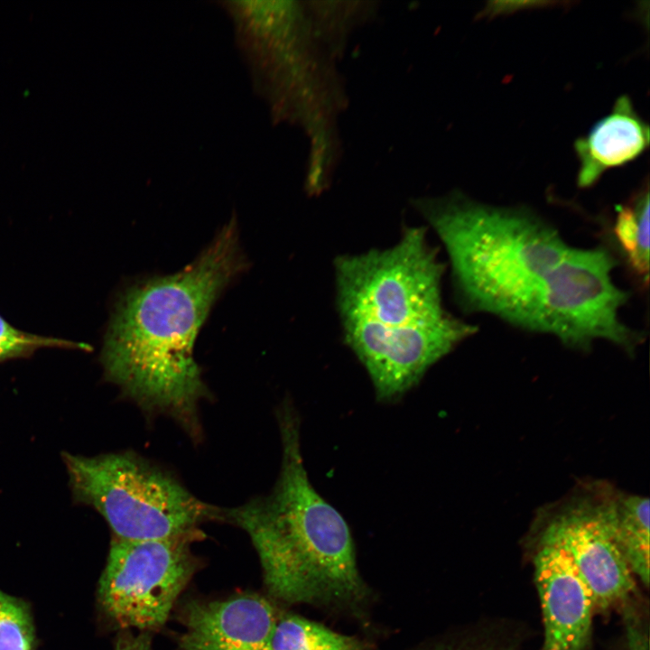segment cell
<instances>
[{
    "label": "cell",
    "instance_id": "7a4b0ae2",
    "mask_svg": "<svg viewBox=\"0 0 650 650\" xmlns=\"http://www.w3.org/2000/svg\"><path fill=\"white\" fill-rule=\"evenodd\" d=\"M237 225H226L182 271L129 288L106 338L107 379L150 415L173 419L195 441L202 435L199 405L209 397L193 344L212 303L241 271Z\"/></svg>",
    "mask_w": 650,
    "mask_h": 650
},
{
    "label": "cell",
    "instance_id": "3957f363",
    "mask_svg": "<svg viewBox=\"0 0 650 650\" xmlns=\"http://www.w3.org/2000/svg\"><path fill=\"white\" fill-rule=\"evenodd\" d=\"M335 270L345 340L381 401L402 396L476 331L444 309L443 266L422 228L388 249L340 256Z\"/></svg>",
    "mask_w": 650,
    "mask_h": 650
},
{
    "label": "cell",
    "instance_id": "5b68a950",
    "mask_svg": "<svg viewBox=\"0 0 650 650\" xmlns=\"http://www.w3.org/2000/svg\"><path fill=\"white\" fill-rule=\"evenodd\" d=\"M74 497L92 506L127 541L201 538L222 508L193 495L171 471L133 451L64 455Z\"/></svg>",
    "mask_w": 650,
    "mask_h": 650
},
{
    "label": "cell",
    "instance_id": "9a60e30c",
    "mask_svg": "<svg viewBox=\"0 0 650 650\" xmlns=\"http://www.w3.org/2000/svg\"><path fill=\"white\" fill-rule=\"evenodd\" d=\"M88 348L86 345L19 330L0 316V361L27 355L41 348Z\"/></svg>",
    "mask_w": 650,
    "mask_h": 650
},
{
    "label": "cell",
    "instance_id": "277c9868",
    "mask_svg": "<svg viewBox=\"0 0 650 650\" xmlns=\"http://www.w3.org/2000/svg\"><path fill=\"white\" fill-rule=\"evenodd\" d=\"M277 420L282 464L273 490L222 508V520L248 534L274 597L287 603L355 608L368 590L357 567L349 528L308 478L296 413L282 408Z\"/></svg>",
    "mask_w": 650,
    "mask_h": 650
},
{
    "label": "cell",
    "instance_id": "8992f818",
    "mask_svg": "<svg viewBox=\"0 0 650 650\" xmlns=\"http://www.w3.org/2000/svg\"><path fill=\"white\" fill-rule=\"evenodd\" d=\"M618 493L605 481L580 482L564 497L542 506L532 528L567 555L601 610L623 603L635 589L618 541Z\"/></svg>",
    "mask_w": 650,
    "mask_h": 650
},
{
    "label": "cell",
    "instance_id": "e0dca14e",
    "mask_svg": "<svg viewBox=\"0 0 650 650\" xmlns=\"http://www.w3.org/2000/svg\"><path fill=\"white\" fill-rule=\"evenodd\" d=\"M440 650H462V649H455V648H453V649H448V648H447V649H440Z\"/></svg>",
    "mask_w": 650,
    "mask_h": 650
},
{
    "label": "cell",
    "instance_id": "6da1fadb",
    "mask_svg": "<svg viewBox=\"0 0 650 650\" xmlns=\"http://www.w3.org/2000/svg\"><path fill=\"white\" fill-rule=\"evenodd\" d=\"M417 204L444 244L455 288L470 311L552 335L578 350L604 339L633 354L641 342L621 320L628 294L614 283L616 262L604 248L568 245L526 209L459 193Z\"/></svg>",
    "mask_w": 650,
    "mask_h": 650
},
{
    "label": "cell",
    "instance_id": "5bb4252c",
    "mask_svg": "<svg viewBox=\"0 0 650 650\" xmlns=\"http://www.w3.org/2000/svg\"><path fill=\"white\" fill-rule=\"evenodd\" d=\"M34 645L29 608L0 590V650H34Z\"/></svg>",
    "mask_w": 650,
    "mask_h": 650
},
{
    "label": "cell",
    "instance_id": "7c38bea8",
    "mask_svg": "<svg viewBox=\"0 0 650 650\" xmlns=\"http://www.w3.org/2000/svg\"><path fill=\"white\" fill-rule=\"evenodd\" d=\"M614 235L629 267L647 282L649 273V191L642 189L617 216Z\"/></svg>",
    "mask_w": 650,
    "mask_h": 650
},
{
    "label": "cell",
    "instance_id": "52a82bcc",
    "mask_svg": "<svg viewBox=\"0 0 650 650\" xmlns=\"http://www.w3.org/2000/svg\"><path fill=\"white\" fill-rule=\"evenodd\" d=\"M194 537L127 541L113 537L98 583L105 614L121 628L162 627L197 568Z\"/></svg>",
    "mask_w": 650,
    "mask_h": 650
},
{
    "label": "cell",
    "instance_id": "4fadbf2b",
    "mask_svg": "<svg viewBox=\"0 0 650 650\" xmlns=\"http://www.w3.org/2000/svg\"><path fill=\"white\" fill-rule=\"evenodd\" d=\"M272 650H367L358 638L294 615L278 618Z\"/></svg>",
    "mask_w": 650,
    "mask_h": 650
},
{
    "label": "cell",
    "instance_id": "2e32d148",
    "mask_svg": "<svg viewBox=\"0 0 650 650\" xmlns=\"http://www.w3.org/2000/svg\"><path fill=\"white\" fill-rule=\"evenodd\" d=\"M114 650H153L149 632L141 631L137 635H122L116 643Z\"/></svg>",
    "mask_w": 650,
    "mask_h": 650
},
{
    "label": "cell",
    "instance_id": "30bf717a",
    "mask_svg": "<svg viewBox=\"0 0 650 650\" xmlns=\"http://www.w3.org/2000/svg\"><path fill=\"white\" fill-rule=\"evenodd\" d=\"M648 144L647 123L637 113L630 98L620 96L611 111L574 143L579 161L578 186H592L606 171L638 158Z\"/></svg>",
    "mask_w": 650,
    "mask_h": 650
},
{
    "label": "cell",
    "instance_id": "ba28073f",
    "mask_svg": "<svg viewBox=\"0 0 650 650\" xmlns=\"http://www.w3.org/2000/svg\"><path fill=\"white\" fill-rule=\"evenodd\" d=\"M534 534V574L544 625L542 650H584L595 609L590 590L567 555Z\"/></svg>",
    "mask_w": 650,
    "mask_h": 650
},
{
    "label": "cell",
    "instance_id": "8fae6325",
    "mask_svg": "<svg viewBox=\"0 0 650 650\" xmlns=\"http://www.w3.org/2000/svg\"><path fill=\"white\" fill-rule=\"evenodd\" d=\"M617 534L621 551L634 575L649 582V499L619 491Z\"/></svg>",
    "mask_w": 650,
    "mask_h": 650
},
{
    "label": "cell",
    "instance_id": "9c48e42d",
    "mask_svg": "<svg viewBox=\"0 0 650 650\" xmlns=\"http://www.w3.org/2000/svg\"><path fill=\"white\" fill-rule=\"evenodd\" d=\"M278 618L262 596L242 594L221 600H192L182 612L181 650H272Z\"/></svg>",
    "mask_w": 650,
    "mask_h": 650
}]
</instances>
